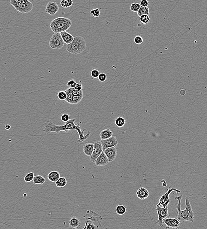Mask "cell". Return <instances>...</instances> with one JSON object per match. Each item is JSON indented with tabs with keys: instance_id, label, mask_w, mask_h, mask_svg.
I'll return each mask as SVG.
<instances>
[{
	"instance_id": "6da1fadb",
	"label": "cell",
	"mask_w": 207,
	"mask_h": 229,
	"mask_svg": "<svg viewBox=\"0 0 207 229\" xmlns=\"http://www.w3.org/2000/svg\"><path fill=\"white\" fill-rule=\"evenodd\" d=\"M182 194L176 197L175 199L178 201V204L176 208L178 210L176 216L177 218L181 222H194V213L192 211V207L190 201V199L188 197L185 198V210H182L181 209V201L182 198Z\"/></svg>"
},
{
	"instance_id": "7a4b0ae2",
	"label": "cell",
	"mask_w": 207,
	"mask_h": 229,
	"mask_svg": "<svg viewBox=\"0 0 207 229\" xmlns=\"http://www.w3.org/2000/svg\"><path fill=\"white\" fill-rule=\"evenodd\" d=\"M72 26V21L68 18L59 17L52 21L50 24V29L55 33L67 31Z\"/></svg>"
},
{
	"instance_id": "3957f363",
	"label": "cell",
	"mask_w": 207,
	"mask_h": 229,
	"mask_svg": "<svg viewBox=\"0 0 207 229\" xmlns=\"http://www.w3.org/2000/svg\"><path fill=\"white\" fill-rule=\"evenodd\" d=\"M76 119H70L68 122H66L65 125L62 126V131H64L65 132L67 133L69 131L72 130H75L78 132L79 134V139L77 140L78 143H82L87 139L89 138L91 134V132L88 131L86 135L84 134V132L85 131L86 129H83V131L81 130V126H80L79 124L76 125L75 124V121Z\"/></svg>"
},
{
	"instance_id": "277c9868",
	"label": "cell",
	"mask_w": 207,
	"mask_h": 229,
	"mask_svg": "<svg viewBox=\"0 0 207 229\" xmlns=\"http://www.w3.org/2000/svg\"><path fill=\"white\" fill-rule=\"evenodd\" d=\"M86 46L85 39L82 37L76 36L72 42L66 45V50L73 54H79L85 50Z\"/></svg>"
},
{
	"instance_id": "5b68a950",
	"label": "cell",
	"mask_w": 207,
	"mask_h": 229,
	"mask_svg": "<svg viewBox=\"0 0 207 229\" xmlns=\"http://www.w3.org/2000/svg\"><path fill=\"white\" fill-rule=\"evenodd\" d=\"M85 223H92L94 224L97 228L101 227V222L103 220V218L100 214H98L95 211L91 210L87 211L84 216Z\"/></svg>"
},
{
	"instance_id": "8992f818",
	"label": "cell",
	"mask_w": 207,
	"mask_h": 229,
	"mask_svg": "<svg viewBox=\"0 0 207 229\" xmlns=\"http://www.w3.org/2000/svg\"><path fill=\"white\" fill-rule=\"evenodd\" d=\"M65 42L60 33H55L49 41L50 47L54 49H59L63 47Z\"/></svg>"
},
{
	"instance_id": "52a82bcc",
	"label": "cell",
	"mask_w": 207,
	"mask_h": 229,
	"mask_svg": "<svg viewBox=\"0 0 207 229\" xmlns=\"http://www.w3.org/2000/svg\"><path fill=\"white\" fill-rule=\"evenodd\" d=\"M173 191H175L177 194H178L179 192H181V191L180 190H178L175 188H169L168 189L167 192L160 197V199L159 200V203L156 205V207L158 206H162L164 207H167L170 202L169 196L171 194V192Z\"/></svg>"
},
{
	"instance_id": "ba28073f",
	"label": "cell",
	"mask_w": 207,
	"mask_h": 229,
	"mask_svg": "<svg viewBox=\"0 0 207 229\" xmlns=\"http://www.w3.org/2000/svg\"><path fill=\"white\" fill-rule=\"evenodd\" d=\"M14 7L16 10L21 13H28L32 10L33 5L29 0H24Z\"/></svg>"
},
{
	"instance_id": "9c48e42d",
	"label": "cell",
	"mask_w": 207,
	"mask_h": 229,
	"mask_svg": "<svg viewBox=\"0 0 207 229\" xmlns=\"http://www.w3.org/2000/svg\"><path fill=\"white\" fill-rule=\"evenodd\" d=\"M44 129L43 132H45L46 134H49L51 132H55L59 134L62 131V126L56 125L54 123L47 120L45 124Z\"/></svg>"
},
{
	"instance_id": "30bf717a",
	"label": "cell",
	"mask_w": 207,
	"mask_h": 229,
	"mask_svg": "<svg viewBox=\"0 0 207 229\" xmlns=\"http://www.w3.org/2000/svg\"><path fill=\"white\" fill-rule=\"evenodd\" d=\"M156 210L157 211L158 216V219L157 220V223L160 227H163V219L167 218L168 216V207H164L158 206L157 207L156 209Z\"/></svg>"
},
{
	"instance_id": "8fae6325",
	"label": "cell",
	"mask_w": 207,
	"mask_h": 229,
	"mask_svg": "<svg viewBox=\"0 0 207 229\" xmlns=\"http://www.w3.org/2000/svg\"><path fill=\"white\" fill-rule=\"evenodd\" d=\"M103 150V146L100 141H97L94 143V148L92 154L90 156V159L93 163H95L97 158L100 156Z\"/></svg>"
},
{
	"instance_id": "7c38bea8",
	"label": "cell",
	"mask_w": 207,
	"mask_h": 229,
	"mask_svg": "<svg viewBox=\"0 0 207 229\" xmlns=\"http://www.w3.org/2000/svg\"><path fill=\"white\" fill-rule=\"evenodd\" d=\"M163 222L166 226V229L169 228L179 229L181 227L182 225V222L176 217L175 218H165L163 219Z\"/></svg>"
},
{
	"instance_id": "4fadbf2b",
	"label": "cell",
	"mask_w": 207,
	"mask_h": 229,
	"mask_svg": "<svg viewBox=\"0 0 207 229\" xmlns=\"http://www.w3.org/2000/svg\"><path fill=\"white\" fill-rule=\"evenodd\" d=\"M100 141L103 146V151L106 149L110 147H116L118 144V140L115 137L113 136L106 139L101 140Z\"/></svg>"
},
{
	"instance_id": "5bb4252c",
	"label": "cell",
	"mask_w": 207,
	"mask_h": 229,
	"mask_svg": "<svg viewBox=\"0 0 207 229\" xmlns=\"http://www.w3.org/2000/svg\"><path fill=\"white\" fill-rule=\"evenodd\" d=\"M59 6L55 2H50L46 6L45 12L51 16H55L59 11Z\"/></svg>"
},
{
	"instance_id": "9a60e30c",
	"label": "cell",
	"mask_w": 207,
	"mask_h": 229,
	"mask_svg": "<svg viewBox=\"0 0 207 229\" xmlns=\"http://www.w3.org/2000/svg\"><path fill=\"white\" fill-rule=\"evenodd\" d=\"M104 152L108 159L109 162L113 161L116 159L118 153L116 147H110L105 150Z\"/></svg>"
},
{
	"instance_id": "2e32d148",
	"label": "cell",
	"mask_w": 207,
	"mask_h": 229,
	"mask_svg": "<svg viewBox=\"0 0 207 229\" xmlns=\"http://www.w3.org/2000/svg\"><path fill=\"white\" fill-rule=\"evenodd\" d=\"M109 162L108 159L106 156L104 152L103 151L100 154V156L97 158L95 163L96 166H104L107 164Z\"/></svg>"
},
{
	"instance_id": "e0dca14e",
	"label": "cell",
	"mask_w": 207,
	"mask_h": 229,
	"mask_svg": "<svg viewBox=\"0 0 207 229\" xmlns=\"http://www.w3.org/2000/svg\"><path fill=\"white\" fill-rule=\"evenodd\" d=\"M149 193L146 188L141 187L137 191V195L138 198L141 200H144L148 197Z\"/></svg>"
},
{
	"instance_id": "ac0fdd59",
	"label": "cell",
	"mask_w": 207,
	"mask_h": 229,
	"mask_svg": "<svg viewBox=\"0 0 207 229\" xmlns=\"http://www.w3.org/2000/svg\"><path fill=\"white\" fill-rule=\"evenodd\" d=\"M69 223L70 227L74 229H78L81 226V219L79 218L72 216L70 219Z\"/></svg>"
},
{
	"instance_id": "d6986e66",
	"label": "cell",
	"mask_w": 207,
	"mask_h": 229,
	"mask_svg": "<svg viewBox=\"0 0 207 229\" xmlns=\"http://www.w3.org/2000/svg\"><path fill=\"white\" fill-rule=\"evenodd\" d=\"M94 148V143H87L83 146V152L85 155L91 156L92 154Z\"/></svg>"
},
{
	"instance_id": "ffe728a7",
	"label": "cell",
	"mask_w": 207,
	"mask_h": 229,
	"mask_svg": "<svg viewBox=\"0 0 207 229\" xmlns=\"http://www.w3.org/2000/svg\"><path fill=\"white\" fill-rule=\"evenodd\" d=\"M60 34L64 42L67 45L70 44L74 41V38L73 36L69 33L67 32L66 31H63L60 33Z\"/></svg>"
},
{
	"instance_id": "44dd1931",
	"label": "cell",
	"mask_w": 207,
	"mask_h": 229,
	"mask_svg": "<svg viewBox=\"0 0 207 229\" xmlns=\"http://www.w3.org/2000/svg\"><path fill=\"white\" fill-rule=\"evenodd\" d=\"M60 178V174L59 172L56 170H53L50 172L48 174L47 176V178L49 180L53 182H56Z\"/></svg>"
},
{
	"instance_id": "7402d4cb",
	"label": "cell",
	"mask_w": 207,
	"mask_h": 229,
	"mask_svg": "<svg viewBox=\"0 0 207 229\" xmlns=\"http://www.w3.org/2000/svg\"><path fill=\"white\" fill-rule=\"evenodd\" d=\"M113 133L110 129H106L101 131L99 136L101 140H105L110 138L113 136Z\"/></svg>"
},
{
	"instance_id": "603a6c76",
	"label": "cell",
	"mask_w": 207,
	"mask_h": 229,
	"mask_svg": "<svg viewBox=\"0 0 207 229\" xmlns=\"http://www.w3.org/2000/svg\"><path fill=\"white\" fill-rule=\"evenodd\" d=\"M45 182L46 179L40 175L35 176L33 180V182L35 185H41L44 184Z\"/></svg>"
},
{
	"instance_id": "cb8c5ba5",
	"label": "cell",
	"mask_w": 207,
	"mask_h": 229,
	"mask_svg": "<svg viewBox=\"0 0 207 229\" xmlns=\"http://www.w3.org/2000/svg\"><path fill=\"white\" fill-rule=\"evenodd\" d=\"M67 183V181L65 177H61L55 182L56 187L58 188H63Z\"/></svg>"
},
{
	"instance_id": "d4e9b609",
	"label": "cell",
	"mask_w": 207,
	"mask_h": 229,
	"mask_svg": "<svg viewBox=\"0 0 207 229\" xmlns=\"http://www.w3.org/2000/svg\"><path fill=\"white\" fill-rule=\"evenodd\" d=\"M115 211L116 213L118 215L122 216L126 213V208L123 205L119 204L116 206Z\"/></svg>"
},
{
	"instance_id": "484cf974",
	"label": "cell",
	"mask_w": 207,
	"mask_h": 229,
	"mask_svg": "<svg viewBox=\"0 0 207 229\" xmlns=\"http://www.w3.org/2000/svg\"><path fill=\"white\" fill-rule=\"evenodd\" d=\"M83 97H84L83 92L79 95H74L71 104H78L81 100H82Z\"/></svg>"
},
{
	"instance_id": "4316f807",
	"label": "cell",
	"mask_w": 207,
	"mask_h": 229,
	"mask_svg": "<svg viewBox=\"0 0 207 229\" xmlns=\"http://www.w3.org/2000/svg\"><path fill=\"white\" fill-rule=\"evenodd\" d=\"M137 13V15L139 17L142 16L143 15H149L150 14L149 9L148 7H144L141 6V7L140 8V9Z\"/></svg>"
},
{
	"instance_id": "83f0119b",
	"label": "cell",
	"mask_w": 207,
	"mask_h": 229,
	"mask_svg": "<svg viewBox=\"0 0 207 229\" xmlns=\"http://www.w3.org/2000/svg\"><path fill=\"white\" fill-rule=\"evenodd\" d=\"M72 89L73 88H72V87H70V88H68L67 89H66L65 91L66 92V94H67V98H66V100H65L66 102H67L68 103H69V104H70L71 103V102H72V97H73V96H74V95L72 94Z\"/></svg>"
},
{
	"instance_id": "f1b7e54d",
	"label": "cell",
	"mask_w": 207,
	"mask_h": 229,
	"mask_svg": "<svg viewBox=\"0 0 207 229\" xmlns=\"http://www.w3.org/2000/svg\"><path fill=\"white\" fill-rule=\"evenodd\" d=\"M74 4L72 0H62L60 2L61 5L64 8L70 7Z\"/></svg>"
},
{
	"instance_id": "f546056e",
	"label": "cell",
	"mask_w": 207,
	"mask_h": 229,
	"mask_svg": "<svg viewBox=\"0 0 207 229\" xmlns=\"http://www.w3.org/2000/svg\"><path fill=\"white\" fill-rule=\"evenodd\" d=\"M115 123L118 127H122L124 126L125 123V120L123 118L119 116L115 119Z\"/></svg>"
},
{
	"instance_id": "4dcf8cb0",
	"label": "cell",
	"mask_w": 207,
	"mask_h": 229,
	"mask_svg": "<svg viewBox=\"0 0 207 229\" xmlns=\"http://www.w3.org/2000/svg\"><path fill=\"white\" fill-rule=\"evenodd\" d=\"M34 177L35 175L34 173L33 172H30L25 175L24 178V180L26 182H31L34 179Z\"/></svg>"
},
{
	"instance_id": "1f68e13d",
	"label": "cell",
	"mask_w": 207,
	"mask_h": 229,
	"mask_svg": "<svg viewBox=\"0 0 207 229\" xmlns=\"http://www.w3.org/2000/svg\"><path fill=\"white\" fill-rule=\"evenodd\" d=\"M139 20L142 24H146L150 21V17L149 16V15H143L142 16H140Z\"/></svg>"
},
{
	"instance_id": "d6a6232c",
	"label": "cell",
	"mask_w": 207,
	"mask_h": 229,
	"mask_svg": "<svg viewBox=\"0 0 207 229\" xmlns=\"http://www.w3.org/2000/svg\"><path fill=\"white\" fill-rule=\"evenodd\" d=\"M141 6V4L139 3H132L130 6V10L134 12H137Z\"/></svg>"
},
{
	"instance_id": "836d02e7",
	"label": "cell",
	"mask_w": 207,
	"mask_h": 229,
	"mask_svg": "<svg viewBox=\"0 0 207 229\" xmlns=\"http://www.w3.org/2000/svg\"><path fill=\"white\" fill-rule=\"evenodd\" d=\"M67 94L65 91H61L58 92L57 97L59 100L64 101L66 100L67 98Z\"/></svg>"
},
{
	"instance_id": "e575fe53",
	"label": "cell",
	"mask_w": 207,
	"mask_h": 229,
	"mask_svg": "<svg viewBox=\"0 0 207 229\" xmlns=\"http://www.w3.org/2000/svg\"><path fill=\"white\" fill-rule=\"evenodd\" d=\"M91 14L94 17L98 18L100 16V10L98 9H95L91 11Z\"/></svg>"
},
{
	"instance_id": "d590c367",
	"label": "cell",
	"mask_w": 207,
	"mask_h": 229,
	"mask_svg": "<svg viewBox=\"0 0 207 229\" xmlns=\"http://www.w3.org/2000/svg\"><path fill=\"white\" fill-rule=\"evenodd\" d=\"M100 74L99 71L97 69H93L91 70V77L92 78H98V76Z\"/></svg>"
},
{
	"instance_id": "8d00e7d4",
	"label": "cell",
	"mask_w": 207,
	"mask_h": 229,
	"mask_svg": "<svg viewBox=\"0 0 207 229\" xmlns=\"http://www.w3.org/2000/svg\"><path fill=\"white\" fill-rule=\"evenodd\" d=\"M134 41L136 44H137V45H140V44H142L143 42V39L141 36L137 35V36H136L135 38H134Z\"/></svg>"
},
{
	"instance_id": "74e56055",
	"label": "cell",
	"mask_w": 207,
	"mask_h": 229,
	"mask_svg": "<svg viewBox=\"0 0 207 229\" xmlns=\"http://www.w3.org/2000/svg\"><path fill=\"white\" fill-rule=\"evenodd\" d=\"M98 78L100 82H104L106 81V79L107 78V75L104 73H101L99 75Z\"/></svg>"
},
{
	"instance_id": "f35d334b",
	"label": "cell",
	"mask_w": 207,
	"mask_h": 229,
	"mask_svg": "<svg viewBox=\"0 0 207 229\" xmlns=\"http://www.w3.org/2000/svg\"><path fill=\"white\" fill-rule=\"evenodd\" d=\"M61 119L63 122H65V123L68 122V121H69L70 119L69 115L67 114V113H65V114L62 115L61 116Z\"/></svg>"
},
{
	"instance_id": "ab89813d",
	"label": "cell",
	"mask_w": 207,
	"mask_h": 229,
	"mask_svg": "<svg viewBox=\"0 0 207 229\" xmlns=\"http://www.w3.org/2000/svg\"><path fill=\"white\" fill-rule=\"evenodd\" d=\"M96 228V226L92 223H85V226L84 227V229H95Z\"/></svg>"
},
{
	"instance_id": "60d3db41",
	"label": "cell",
	"mask_w": 207,
	"mask_h": 229,
	"mask_svg": "<svg viewBox=\"0 0 207 229\" xmlns=\"http://www.w3.org/2000/svg\"><path fill=\"white\" fill-rule=\"evenodd\" d=\"M76 84H77V83L75 81V80L71 79L70 80H69V81H68V82H67V84L66 85H67L68 87H72V88H74L76 86Z\"/></svg>"
},
{
	"instance_id": "b9f144b4",
	"label": "cell",
	"mask_w": 207,
	"mask_h": 229,
	"mask_svg": "<svg viewBox=\"0 0 207 229\" xmlns=\"http://www.w3.org/2000/svg\"><path fill=\"white\" fill-rule=\"evenodd\" d=\"M24 1V0H10V3L12 6L14 7Z\"/></svg>"
},
{
	"instance_id": "7bdbcfd3",
	"label": "cell",
	"mask_w": 207,
	"mask_h": 229,
	"mask_svg": "<svg viewBox=\"0 0 207 229\" xmlns=\"http://www.w3.org/2000/svg\"><path fill=\"white\" fill-rule=\"evenodd\" d=\"M140 4H141V6L143 7H146L148 6L149 2L148 1V0H141Z\"/></svg>"
},
{
	"instance_id": "ee69618b",
	"label": "cell",
	"mask_w": 207,
	"mask_h": 229,
	"mask_svg": "<svg viewBox=\"0 0 207 229\" xmlns=\"http://www.w3.org/2000/svg\"><path fill=\"white\" fill-rule=\"evenodd\" d=\"M83 85L82 84L77 83L76 86L75 88H74L75 90H77L78 91H81L82 90Z\"/></svg>"
},
{
	"instance_id": "f6af8a7d",
	"label": "cell",
	"mask_w": 207,
	"mask_h": 229,
	"mask_svg": "<svg viewBox=\"0 0 207 229\" xmlns=\"http://www.w3.org/2000/svg\"><path fill=\"white\" fill-rule=\"evenodd\" d=\"M4 127H5V129L7 130H9L11 127V126L9 125V124H7V125H5V126Z\"/></svg>"
}]
</instances>
